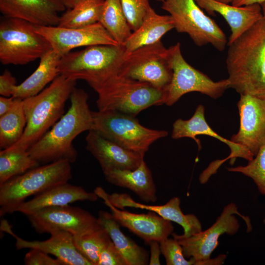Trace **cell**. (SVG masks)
Masks as SVG:
<instances>
[{
	"label": "cell",
	"instance_id": "obj_1",
	"mask_svg": "<svg viewBox=\"0 0 265 265\" xmlns=\"http://www.w3.org/2000/svg\"><path fill=\"white\" fill-rule=\"evenodd\" d=\"M229 88L265 99V18L228 45Z\"/></svg>",
	"mask_w": 265,
	"mask_h": 265
},
{
	"label": "cell",
	"instance_id": "obj_2",
	"mask_svg": "<svg viewBox=\"0 0 265 265\" xmlns=\"http://www.w3.org/2000/svg\"><path fill=\"white\" fill-rule=\"evenodd\" d=\"M88 95L83 89H73L71 105L65 114L36 143L27 150L39 163L60 160L74 162L78 153L73 145L74 139L93 128V114L88 104Z\"/></svg>",
	"mask_w": 265,
	"mask_h": 265
},
{
	"label": "cell",
	"instance_id": "obj_3",
	"mask_svg": "<svg viewBox=\"0 0 265 265\" xmlns=\"http://www.w3.org/2000/svg\"><path fill=\"white\" fill-rule=\"evenodd\" d=\"M76 80L59 75L37 95L23 100L26 124L18 141L7 148L27 151L62 117Z\"/></svg>",
	"mask_w": 265,
	"mask_h": 265
},
{
	"label": "cell",
	"instance_id": "obj_4",
	"mask_svg": "<svg viewBox=\"0 0 265 265\" xmlns=\"http://www.w3.org/2000/svg\"><path fill=\"white\" fill-rule=\"evenodd\" d=\"M126 54L123 45H99L70 52L61 57L59 74L82 80L96 91L112 77L118 74Z\"/></svg>",
	"mask_w": 265,
	"mask_h": 265
},
{
	"label": "cell",
	"instance_id": "obj_5",
	"mask_svg": "<svg viewBox=\"0 0 265 265\" xmlns=\"http://www.w3.org/2000/svg\"><path fill=\"white\" fill-rule=\"evenodd\" d=\"M71 164L60 160L36 166L0 185V215L14 212L31 195L67 183L72 177Z\"/></svg>",
	"mask_w": 265,
	"mask_h": 265
},
{
	"label": "cell",
	"instance_id": "obj_6",
	"mask_svg": "<svg viewBox=\"0 0 265 265\" xmlns=\"http://www.w3.org/2000/svg\"><path fill=\"white\" fill-rule=\"evenodd\" d=\"M98 110H114L136 116L152 106H161L163 91L149 83L117 74L96 91Z\"/></svg>",
	"mask_w": 265,
	"mask_h": 265
},
{
	"label": "cell",
	"instance_id": "obj_7",
	"mask_svg": "<svg viewBox=\"0 0 265 265\" xmlns=\"http://www.w3.org/2000/svg\"><path fill=\"white\" fill-rule=\"evenodd\" d=\"M93 130L124 148L144 157L150 146L168 132L146 128L135 116L114 110L93 111Z\"/></svg>",
	"mask_w": 265,
	"mask_h": 265
},
{
	"label": "cell",
	"instance_id": "obj_8",
	"mask_svg": "<svg viewBox=\"0 0 265 265\" xmlns=\"http://www.w3.org/2000/svg\"><path fill=\"white\" fill-rule=\"evenodd\" d=\"M235 214L244 220L247 231L250 232L252 225L250 218L240 214L236 205L231 203L224 207L215 222L207 230L188 237L175 233L172 235L182 246L185 257L193 258L198 265H221L224 263L226 255H220L213 259H211V255L218 246L220 236L224 234L232 236L238 232L240 225Z\"/></svg>",
	"mask_w": 265,
	"mask_h": 265
},
{
	"label": "cell",
	"instance_id": "obj_9",
	"mask_svg": "<svg viewBox=\"0 0 265 265\" xmlns=\"http://www.w3.org/2000/svg\"><path fill=\"white\" fill-rule=\"evenodd\" d=\"M49 42L23 20L5 17L0 23V61L3 65H25L40 59L52 50Z\"/></svg>",
	"mask_w": 265,
	"mask_h": 265
},
{
	"label": "cell",
	"instance_id": "obj_10",
	"mask_svg": "<svg viewBox=\"0 0 265 265\" xmlns=\"http://www.w3.org/2000/svg\"><path fill=\"white\" fill-rule=\"evenodd\" d=\"M167 57L173 74L169 84L163 91L161 105L171 106L183 95L192 92L215 99L229 88L228 79L214 81L188 63L182 55L180 43L167 49Z\"/></svg>",
	"mask_w": 265,
	"mask_h": 265
},
{
	"label": "cell",
	"instance_id": "obj_11",
	"mask_svg": "<svg viewBox=\"0 0 265 265\" xmlns=\"http://www.w3.org/2000/svg\"><path fill=\"white\" fill-rule=\"evenodd\" d=\"M161 8L171 17L176 31L187 34L197 46L210 44L219 51L224 50V32L195 0H163Z\"/></svg>",
	"mask_w": 265,
	"mask_h": 265
},
{
	"label": "cell",
	"instance_id": "obj_12",
	"mask_svg": "<svg viewBox=\"0 0 265 265\" xmlns=\"http://www.w3.org/2000/svg\"><path fill=\"white\" fill-rule=\"evenodd\" d=\"M167 49L161 41L126 53L118 74L146 82L164 91L172 77V70L167 60Z\"/></svg>",
	"mask_w": 265,
	"mask_h": 265
},
{
	"label": "cell",
	"instance_id": "obj_13",
	"mask_svg": "<svg viewBox=\"0 0 265 265\" xmlns=\"http://www.w3.org/2000/svg\"><path fill=\"white\" fill-rule=\"evenodd\" d=\"M27 216L40 234L64 231L80 236L103 228L98 218L90 212L69 205L44 208Z\"/></svg>",
	"mask_w": 265,
	"mask_h": 265
},
{
	"label": "cell",
	"instance_id": "obj_14",
	"mask_svg": "<svg viewBox=\"0 0 265 265\" xmlns=\"http://www.w3.org/2000/svg\"><path fill=\"white\" fill-rule=\"evenodd\" d=\"M237 106L239 128L230 140L242 150L249 161L265 144V99L240 94Z\"/></svg>",
	"mask_w": 265,
	"mask_h": 265
},
{
	"label": "cell",
	"instance_id": "obj_15",
	"mask_svg": "<svg viewBox=\"0 0 265 265\" xmlns=\"http://www.w3.org/2000/svg\"><path fill=\"white\" fill-rule=\"evenodd\" d=\"M35 29L49 42L52 50L61 57L78 47L118 45L99 22L79 27L35 26Z\"/></svg>",
	"mask_w": 265,
	"mask_h": 265
},
{
	"label": "cell",
	"instance_id": "obj_16",
	"mask_svg": "<svg viewBox=\"0 0 265 265\" xmlns=\"http://www.w3.org/2000/svg\"><path fill=\"white\" fill-rule=\"evenodd\" d=\"M94 192L100 198H106L113 206L119 209L125 207L134 208L149 211L162 218L174 222L184 229V237H188L202 231V225L196 215L184 214L181 210V200L174 197L162 205H150L135 201L126 193H113L109 194L101 187H97Z\"/></svg>",
	"mask_w": 265,
	"mask_h": 265
},
{
	"label": "cell",
	"instance_id": "obj_17",
	"mask_svg": "<svg viewBox=\"0 0 265 265\" xmlns=\"http://www.w3.org/2000/svg\"><path fill=\"white\" fill-rule=\"evenodd\" d=\"M1 230L12 235L16 239L17 249H36L55 256L64 265H93L76 247L73 236L71 233L58 231L51 233V237L45 240L28 241L17 236L12 231L6 220H2Z\"/></svg>",
	"mask_w": 265,
	"mask_h": 265
},
{
	"label": "cell",
	"instance_id": "obj_18",
	"mask_svg": "<svg viewBox=\"0 0 265 265\" xmlns=\"http://www.w3.org/2000/svg\"><path fill=\"white\" fill-rule=\"evenodd\" d=\"M66 9L60 0H0V11L4 17L38 26H58L59 13Z\"/></svg>",
	"mask_w": 265,
	"mask_h": 265
},
{
	"label": "cell",
	"instance_id": "obj_19",
	"mask_svg": "<svg viewBox=\"0 0 265 265\" xmlns=\"http://www.w3.org/2000/svg\"><path fill=\"white\" fill-rule=\"evenodd\" d=\"M86 149L99 162L103 172L113 169L133 170L144 159V156L127 149L93 130L85 138Z\"/></svg>",
	"mask_w": 265,
	"mask_h": 265
},
{
	"label": "cell",
	"instance_id": "obj_20",
	"mask_svg": "<svg viewBox=\"0 0 265 265\" xmlns=\"http://www.w3.org/2000/svg\"><path fill=\"white\" fill-rule=\"evenodd\" d=\"M101 198L120 225L141 238L147 244L153 240L159 242L168 238L173 233L174 227L171 221L158 214L152 212L148 214L132 213L118 209L106 198Z\"/></svg>",
	"mask_w": 265,
	"mask_h": 265
},
{
	"label": "cell",
	"instance_id": "obj_21",
	"mask_svg": "<svg viewBox=\"0 0 265 265\" xmlns=\"http://www.w3.org/2000/svg\"><path fill=\"white\" fill-rule=\"evenodd\" d=\"M199 135H206L217 139L225 143L230 149V154L225 159L212 162V167L216 170L226 160L230 159L232 165L237 158L247 160V158L242 150L230 140L227 139L217 133L207 123L205 116V107L199 105L192 117L188 120L181 118L177 119L172 125L171 137L177 139L184 137L193 139L196 143L199 150L202 148L201 141L196 137Z\"/></svg>",
	"mask_w": 265,
	"mask_h": 265
},
{
	"label": "cell",
	"instance_id": "obj_22",
	"mask_svg": "<svg viewBox=\"0 0 265 265\" xmlns=\"http://www.w3.org/2000/svg\"><path fill=\"white\" fill-rule=\"evenodd\" d=\"M199 7L209 14H220L228 24L231 34L227 45H229L263 18L259 3L238 6L216 0H195Z\"/></svg>",
	"mask_w": 265,
	"mask_h": 265
},
{
	"label": "cell",
	"instance_id": "obj_23",
	"mask_svg": "<svg viewBox=\"0 0 265 265\" xmlns=\"http://www.w3.org/2000/svg\"><path fill=\"white\" fill-rule=\"evenodd\" d=\"M98 198L94 191L88 192L80 186L67 182L51 187L31 200L25 201L15 209L14 212L28 216L44 208L68 205L77 201L95 202Z\"/></svg>",
	"mask_w": 265,
	"mask_h": 265
},
{
	"label": "cell",
	"instance_id": "obj_24",
	"mask_svg": "<svg viewBox=\"0 0 265 265\" xmlns=\"http://www.w3.org/2000/svg\"><path fill=\"white\" fill-rule=\"evenodd\" d=\"M103 173L109 183L131 190L144 202L157 201V189L152 172L144 159L133 170L113 169Z\"/></svg>",
	"mask_w": 265,
	"mask_h": 265
},
{
	"label": "cell",
	"instance_id": "obj_25",
	"mask_svg": "<svg viewBox=\"0 0 265 265\" xmlns=\"http://www.w3.org/2000/svg\"><path fill=\"white\" fill-rule=\"evenodd\" d=\"M173 28L174 22L169 15H159L151 7L139 27L132 31L123 45L126 53L160 41L162 37Z\"/></svg>",
	"mask_w": 265,
	"mask_h": 265
},
{
	"label": "cell",
	"instance_id": "obj_26",
	"mask_svg": "<svg viewBox=\"0 0 265 265\" xmlns=\"http://www.w3.org/2000/svg\"><path fill=\"white\" fill-rule=\"evenodd\" d=\"M61 56L52 49L40 59L35 71L23 82L17 85L12 97L22 100L35 96L59 75Z\"/></svg>",
	"mask_w": 265,
	"mask_h": 265
},
{
	"label": "cell",
	"instance_id": "obj_27",
	"mask_svg": "<svg viewBox=\"0 0 265 265\" xmlns=\"http://www.w3.org/2000/svg\"><path fill=\"white\" fill-rule=\"evenodd\" d=\"M98 218L123 257L127 265L149 264L147 252L123 234L120 229V224L111 213L100 211Z\"/></svg>",
	"mask_w": 265,
	"mask_h": 265
},
{
	"label": "cell",
	"instance_id": "obj_28",
	"mask_svg": "<svg viewBox=\"0 0 265 265\" xmlns=\"http://www.w3.org/2000/svg\"><path fill=\"white\" fill-rule=\"evenodd\" d=\"M99 22L118 44L123 45L132 34L120 0H104Z\"/></svg>",
	"mask_w": 265,
	"mask_h": 265
},
{
	"label": "cell",
	"instance_id": "obj_29",
	"mask_svg": "<svg viewBox=\"0 0 265 265\" xmlns=\"http://www.w3.org/2000/svg\"><path fill=\"white\" fill-rule=\"evenodd\" d=\"M16 99L11 109L0 116V147L2 150L11 147L19 140L26 126L23 100Z\"/></svg>",
	"mask_w": 265,
	"mask_h": 265
},
{
	"label": "cell",
	"instance_id": "obj_30",
	"mask_svg": "<svg viewBox=\"0 0 265 265\" xmlns=\"http://www.w3.org/2000/svg\"><path fill=\"white\" fill-rule=\"evenodd\" d=\"M104 0H82L60 17L58 26L82 27L98 22Z\"/></svg>",
	"mask_w": 265,
	"mask_h": 265
},
{
	"label": "cell",
	"instance_id": "obj_31",
	"mask_svg": "<svg viewBox=\"0 0 265 265\" xmlns=\"http://www.w3.org/2000/svg\"><path fill=\"white\" fill-rule=\"evenodd\" d=\"M38 164L27 151L2 150L0 152V185Z\"/></svg>",
	"mask_w": 265,
	"mask_h": 265
},
{
	"label": "cell",
	"instance_id": "obj_32",
	"mask_svg": "<svg viewBox=\"0 0 265 265\" xmlns=\"http://www.w3.org/2000/svg\"><path fill=\"white\" fill-rule=\"evenodd\" d=\"M110 238L103 228L80 236H73L78 250L93 265H97L99 254L103 246Z\"/></svg>",
	"mask_w": 265,
	"mask_h": 265
},
{
	"label": "cell",
	"instance_id": "obj_33",
	"mask_svg": "<svg viewBox=\"0 0 265 265\" xmlns=\"http://www.w3.org/2000/svg\"><path fill=\"white\" fill-rule=\"evenodd\" d=\"M227 170L240 173L251 178L260 193L265 196V144L246 165L229 167Z\"/></svg>",
	"mask_w": 265,
	"mask_h": 265
},
{
	"label": "cell",
	"instance_id": "obj_34",
	"mask_svg": "<svg viewBox=\"0 0 265 265\" xmlns=\"http://www.w3.org/2000/svg\"><path fill=\"white\" fill-rule=\"evenodd\" d=\"M149 0H120L124 14L132 31L139 27L151 7Z\"/></svg>",
	"mask_w": 265,
	"mask_h": 265
},
{
	"label": "cell",
	"instance_id": "obj_35",
	"mask_svg": "<svg viewBox=\"0 0 265 265\" xmlns=\"http://www.w3.org/2000/svg\"><path fill=\"white\" fill-rule=\"evenodd\" d=\"M159 243L167 265H198V262L193 258L186 260L182 246L175 238H168Z\"/></svg>",
	"mask_w": 265,
	"mask_h": 265
},
{
	"label": "cell",
	"instance_id": "obj_36",
	"mask_svg": "<svg viewBox=\"0 0 265 265\" xmlns=\"http://www.w3.org/2000/svg\"><path fill=\"white\" fill-rule=\"evenodd\" d=\"M97 265H127V264L110 239L101 250Z\"/></svg>",
	"mask_w": 265,
	"mask_h": 265
},
{
	"label": "cell",
	"instance_id": "obj_37",
	"mask_svg": "<svg viewBox=\"0 0 265 265\" xmlns=\"http://www.w3.org/2000/svg\"><path fill=\"white\" fill-rule=\"evenodd\" d=\"M26 265H64L59 259H53L48 254L36 249H30L24 258Z\"/></svg>",
	"mask_w": 265,
	"mask_h": 265
},
{
	"label": "cell",
	"instance_id": "obj_38",
	"mask_svg": "<svg viewBox=\"0 0 265 265\" xmlns=\"http://www.w3.org/2000/svg\"><path fill=\"white\" fill-rule=\"evenodd\" d=\"M16 84L15 78L7 70L0 76V94L4 97H12Z\"/></svg>",
	"mask_w": 265,
	"mask_h": 265
},
{
	"label": "cell",
	"instance_id": "obj_39",
	"mask_svg": "<svg viewBox=\"0 0 265 265\" xmlns=\"http://www.w3.org/2000/svg\"><path fill=\"white\" fill-rule=\"evenodd\" d=\"M150 246V255L149 257V265H159L160 255L161 253L159 243V241L153 240L148 243Z\"/></svg>",
	"mask_w": 265,
	"mask_h": 265
},
{
	"label": "cell",
	"instance_id": "obj_40",
	"mask_svg": "<svg viewBox=\"0 0 265 265\" xmlns=\"http://www.w3.org/2000/svg\"><path fill=\"white\" fill-rule=\"evenodd\" d=\"M16 99L13 97H0V116L5 114L13 106Z\"/></svg>",
	"mask_w": 265,
	"mask_h": 265
},
{
	"label": "cell",
	"instance_id": "obj_41",
	"mask_svg": "<svg viewBox=\"0 0 265 265\" xmlns=\"http://www.w3.org/2000/svg\"><path fill=\"white\" fill-rule=\"evenodd\" d=\"M265 1V0H235L232 3V4L235 6H241L253 3L261 4Z\"/></svg>",
	"mask_w": 265,
	"mask_h": 265
},
{
	"label": "cell",
	"instance_id": "obj_42",
	"mask_svg": "<svg viewBox=\"0 0 265 265\" xmlns=\"http://www.w3.org/2000/svg\"><path fill=\"white\" fill-rule=\"evenodd\" d=\"M66 9L73 8L82 0H60Z\"/></svg>",
	"mask_w": 265,
	"mask_h": 265
},
{
	"label": "cell",
	"instance_id": "obj_43",
	"mask_svg": "<svg viewBox=\"0 0 265 265\" xmlns=\"http://www.w3.org/2000/svg\"><path fill=\"white\" fill-rule=\"evenodd\" d=\"M264 17L265 18V1L260 4Z\"/></svg>",
	"mask_w": 265,
	"mask_h": 265
},
{
	"label": "cell",
	"instance_id": "obj_44",
	"mask_svg": "<svg viewBox=\"0 0 265 265\" xmlns=\"http://www.w3.org/2000/svg\"><path fill=\"white\" fill-rule=\"evenodd\" d=\"M216 0L221 2L229 4L230 3H232L235 0Z\"/></svg>",
	"mask_w": 265,
	"mask_h": 265
},
{
	"label": "cell",
	"instance_id": "obj_45",
	"mask_svg": "<svg viewBox=\"0 0 265 265\" xmlns=\"http://www.w3.org/2000/svg\"><path fill=\"white\" fill-rule=\"evenodd\" d=\"M157 0L158 1H160V2H162L163 1V0Z\"/></svg>",
	"mask_w": 265,
	"mask_h": 265
},
{
	"label": "cell",
	"instance_id": "obj_46",
	"mask_svg": "<svg viewBox=\"0 0 265 265\" xmlns=\"http://www.w3.org/2000/svg\"><path fill=\"white\" fill-rule=\"evenodd\" d=\"M263 222L265 224V218L264 219Z\"/></svg>",
	"mask_w": 265,
	"mask_h": 265
}]
</instances>
